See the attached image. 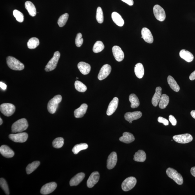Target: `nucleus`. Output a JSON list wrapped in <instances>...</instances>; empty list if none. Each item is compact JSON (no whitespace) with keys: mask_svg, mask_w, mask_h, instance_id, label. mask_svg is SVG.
I'll use <instances>...</instances> for the list:
<instances>
[{"mask_svg":"<svg viewBox=\"0 0 195 195\" xmlns=\"http://www.w3.org/2000/svg\"><path fill=\"white\" fill-rule=\"evenodd\" d=\"M28 124L26 118H21L12 124L11 129L13 133H21L28 128Z\"/></svg>","mask_w":195,"mask_h":195,"instance_id":"obj_1","label":"nucleus"},{"mask_svg":"<svg viewBox=\"0 0 195 195\" xmlns=\"http://www.w3.org/2000/svg\"><path fill=\"white\" fill-rule=\"evenodd\" d=\"M7 63L8 67L13 70L21 71L24 68V65L22 63L11 56L7 58Z\"/></svg>","mask_w":195,"mask_h":195,"instance_id":"obj_2","label":"nucleus"},{"mask_svg":"<svg viewBox=\"0 0 195 195\" xmlns=\"http://www.w3.org/2000/svg\"><path fill=\"white\" fill-rule=\"evenodd\" d=\"M61 95H58L49 101L48 104V109L50 114H54L58 106V104L62 101Z\"/></svg>","mask_w":195,"mask_h":195,"instance_id":"obj_3","label":"nucleus"},{"mask_svg":"<svg viewBox=\"0 0 195 195\" xmlns=\"http://www.w3.org/2000/svg\"><path fill=\"white\" fill-rule=\"evenodd\" d=\"M166 174L167 176L173 180L177 184L179 185L183 184V177L176 170L171 168H168L167 169Z\"/></svg>","mask_w":195,"mask_h":195,"instance_id":"obj_4","label":"nucleus"},{"mask_svg":"<svg viewBox=\"0 0 195 195\" xmlns=\"http://www.w3.org/2000/svg\"><path fill=\"white\" fill-rule=\"evenodd\" d=\"M60 54L59 51L55 52L53 57L49 62L45 68V70L46 72L52 71L56 68L60 58Z\"/></svg>","mask_w":195,"mask_h":195,"instance_id":"obj_5","label":"nucleus"},{"mask_svg":"<svg viewBox=\"0 0 195 195\" xmlns=\"http://www.w3.org/2000/svg\"><path fill=\"white\" fill-rule=\"evenodd\" d=\"M15 109L14 105L10 103H4L0 106V110L2 113L6 116L12 115L15 113Z\"/></svg>","mask_w":195,"mask_h":195,"instance_id":"obj_6","label":"nucleus"},{"mask_svg":"<svg viewBox=\"0 0 195 195\" xmlns=\"http://www.w3.org/2000/svg\"><path fill=\"white\" fill-rule=\"evenodd\" d=\"M137 183L136 178L133 177H130L123 181L122 188L123 191L127 192L131 190L135 187Z\"/></svg>","mask_w":195,"mask_h":195,"instance_id":"obj_7","label":"nucleus"},{"mask_svg":"<svg viewBox=\"0 0 195 195\" xmlns=\"http://www.w3.org/2000/svg\"><path fill=\"white\" fill-rule=\"evenodd\" d=\"M153 12L155 17L157 20L160 21H165L166 18L165 11L161 7L156 4L154 7Z\"/></svg>","mask_w":195,"mask_h":195,"instance_id":"obj_8","label":"nucleus"},{"mask_svg":"<svg viewBox=\"0 0 195 195\" xmlns=\"http://www.w3.org/2000/svg\"><path fill=\"white\" fill-rule=\"evenodd\" d=\"M173 138L176 142L182 144L189 143L193 140L191 134L188 133L174 136Z\"/></svg>","mask_w":195,"mask_h":195,"instance_id":"obj_9","label":"nucleus"},{"mask_svg":"<svg viewBox=\"0 0 195 195\" xmlns=\"http://www.w3.org/2000/svg\"><path fill=\"white\" fill-rule=\"evenodd\" d=\"M9 137L10 139L15 142L23 143L25 142L28 139V134L27 133H19L16 134H10Z\"/></svg>","mask_w":195,"mask_h":195,"instance_id":"obj_10","label":"nucleus"},{"mask_svg":"<svg viewBox=\"0 0 195 195\" xmlns=\"http://www.w3.org/2000/svg\"><path fill=\"white\" fill-rule=\"evenodd\" d=\"M111 71V67L108 64L103 66L99 73L98 78L100 80H102L105 79L110 73Z\"/></svg>","mask_w":195,"mask_h":195,"instance_id":"obj_11","label":"nucleus"},{"mask_svg":"<svg viewBox=\"0 0 195 195\" xmlns=\"http://www.w3.org/2000/svg\"><path fill=\"white\" fill-rule=\"evenodd\" d=\"M57 187V184L55 182L46 183L42 187L41 189V193L43 195L50 194L54 191Z\"/></svg>","mask_w":195,"mask_h":195,"instance_id":"obj_12","label":"nucleus"},{"mask_svg":"<svg viewBox=\"0 0 195 195\" xmlns=\"http://www.w3.org/2000/svg\"><path fill=\"white\" fill-rule=\"evenodd\" d=\"M118 161L117 155L115 152H111L107 160V167L109 169H113L115 166Z\"/></svg>","mask_w":195,"mask_h":195,"instance_id":"obj_13","label":"nucleus"},{"mask_svg":"<svg viewBox=\"0 0 195 195\" xmlns=\"http://www.w3.org/2000/svg\"><path fill=\"white\" fill-rule=\"evenodd\" d=\"M100 175L98 172H94L89 177L87 182V187L91 188L97 183L100 179Z\"/></svg>","mask_w":195,"mask_h":195,"instance_id":"obj_14","label":"nucleus"},{"mask_svg":"<svg viewBox=\"0 0 195 195\" xmlns=\"http://www.w3.org/2000/svg\"><path fill=\"white\" fill-rule=\"evenodd\" d=\"M141 38L148 43L152 44L154 41V38L151 31L146 28H143L141 30Z\"/></svg>","mask_w":195,"mask_h":195,"instance_id":"obj_15","label":"nucleus"},{"mask_svg":"<svg viewBox=\"0 0 195 195\" xmlns=\"http://www.w3.org/2000/svg\"><path fill=\"white\" fill-rule=\"evenodd\" d=\"M112 51L114 57L117 61L120 62L124 59V53L120 47L118 46H114L112 49Z\"/></svg>","mask_w":195,"mask_h":195,"instance_id":"obj_16","label":"nucleus"},{"mask_svg":"<svg viewBox=\"0 0 195 195\" xmlns=\"http://www.w3.org/2000/svg\"><path fill=\"white\" fill-rule=\"evenodd\" d=\"M118 103V99L117 97H114L109 105L107 111V115L111 116L113 114L117 109Z\"/></svg>","mask_w":195,"mask_h":195,"instance_id":"obj_17","label":"nucleus"},{"mask_svg":"<svg viewBox=\"0 0 195 195\" xmlns=\"http://www.w3.org/2000/svg\"><path fill=\"white\" fill-rule=\"evenodd\" d=\"M142 116L141 111H136L133 112H128L125 114L124 118L128 122L133 121L139 119Z\"/></svg>","mask_w":195,"mask_h":195,"instance_id":"obj_18","label":"nucleus"},{"mask_svg":"<svg viewBox=\"0 0 195 195\" xmlns=\"http://www.w3.org/2000/svg\"><path fill=\"white\" fill-rule=\"evenodd\" d=\"M0 152L6 158H11L14 156V152L10 147L6 145H2L0 147Z\"/></svg>","mask_w":195,"mask_h":195,"instance_id":"obj_19","label":"nucleus"},{"mask_svg":"<svg viewBox=\"0 0 195 195\" xmlns=\"http://www.w3.org/2000/svg\"><path fill=\"white\" fill-rule=\"evenodd\" d=\"M162 89L160 86L157 87L156 89L155 93L152 99V104L154 107H156L160 102V99L162 96Z\"/></svg>","mask_w":195,"mask_h":195,"instance_id":"obj_20","label":"nucleus"},{"mask_svg":"<svg viewBox=\"0 0 195 195\" xmlns=\"http://www.w3.org/2000/svg\"><path fill=\"white\" fill-rule=\"evenodd\" d=\"M78 69L83 75H87L90 72V65L84 62H80L77 65Z\"/></svg>","mask_w":195,"mask_h":195,"instance_id":"obj_21","label":"nucleus"},{"mask_svg":"<svg viewBox=\"0 0 195 195\" xmlns=\"http://www.w3.org/2000/svg\"><path fill=\"white\" fill-rule=\"evenodd\" d=\"M88 107L87 105L86 104H82L79 108L76 109L74 111L75 117L77 118H81L86 114Z\"/></svg>","mask_w":195,"mask_h":195,"instance_id":"obj_22","label":"nucleus"},{"mask_svg":"<svg viewBox=\"0 0 195 195\" xmlns=\"http://www.w3.org/2000/svg\"><path fill=\"white\" fill-rule=\"evenodd\" d=\"M85 177L84 173H78L71 179L69 184L71 186H77L83 180Z\"/></svg>","mask_w":195,"mask_h":195,"instance_id":"obj_23","label":"nucleus"},{"mask_svg":"<svg viewBox=\"0 0 195 195\" xmlns=\"http://www.w3.org/2000/svg\"><path fill=\"white\" fill-rule=\"evenodd\" d=\"M179 55L181 58L188 62H191L194 59V56L192 53L184 49L180 51Z\"/></svg>","mask_w":195,"mask_h":195,"instance_id":"obj_24","label":"nucleus"},{"mask_svg":"<svg viewBox=\"0 0 195 195\" xmlns=\"http://www.w3.org/2000/svg\"><path fill=\"white\" fill-rule=\"evenodd\" d=\"M135 140L134 136L129 132H125L123 133V135L119 138V140L123 142L129 143L133 142Z\"/></svg>","mask_w":195,"mask_h":195,"instance_id":"obj_25","label":"nucleus"},{"mask_svg":"<svg viewBox=\"0 0 195 195\" xmlns=\"http://www.w3.org/2000/svg\"><path fill=\"white\" fill-rule=\"evenodd\" d=\"M112 19L115 23L119 26H124V21L121 16L117 12H114L112 13Z\"/></svg>","mask_w":195,"mask_h":195,"instance_id":"obj_26","label":"nucleus"},{"mask_svg":"<svg viewBox=\"0 0 195 195\" xmlns=\"http://www.w3.org/2000/svg\"><path fill=\"white\" fill-rule=\"evenodd\" d=\"M146 156L145 152L142 150H139L134 156L133 160L136 162H144L146 160Z\"/></svg>","mask_w":195,"mask_h":195,"instance_id":"obj_27","label":"nucleus"},{"mask_svg":"<svg viewBox=\"0 0 195 195\" xmlns=\"http://www.w3.org/2000/svg\"><path fill=\"white\" fill-rule=\"evenodd\" d=\"M167 81L171 88L174 91L178 92L180 90V86L177 84L176 80L171 76H169L167 77Z\"/></svg>","mask_w":195,"mask_h":195,"instance_id":"obj_28","label":"nucleus"},{"mask_svg":"<svg viewBox=\"0 0 195 195\" xmlns=\"http://www.w3.org/2000/svg\"><path fill=\"white\" fill-rule=\"evenodd\" d=\"M134 72L137 77L139 78H142L144 75V67L142 64L138 63L134 67Z\"/></svg>","mask_w":195,"mask_h":195,"instance_id":"obj_29","label":"nucleus"},{"mask_svg":"<svg viewBox=\"0 0 195 195\" xmlns=\"http://www.w3.org/2000/svg\"><path fill=\"white\" fill-rule=\"evenodd\" d=\"M25 7L31 16L34 17L36 15V9L32 2L26 1L25 3Z\"/></svg>","mask_w":195,"mask_h":195,"instance_id":"obj_30","label":"nucleus"},{"mask_svg":"<svg viewBox=\"0 0 195 195\" xmlns=\"http://www.w3.org/2000/svg\"><path fill=\"white\" fill-rule=\"evenodd\" d=\"M169 98L167 95L163 94L161 96V98L159 103V106L161 109H165L169 104Z\"/></svg>","mask_w":195,"mask_h":195,"instance_id":"obj_31","label":"nucleus"},{"mask_svg":"<svg viewBox=\"0 0 195 195\" xmlns=\"http://www.w3.org/2000/svg\"><path fill=\"white\" fill-rule=\"evenodd\" d=\"M129 100L130 102L131 103L132 108H136L140 106L139 100L135 94H132L129 95Z\"/></svg>","mask_w":195,"mask_h":195,"instance_id":"obj_32","label":"nucleus"},{"mask_svg":"<svg viewBox=\"0 0 195 195\" xmlns=\"http://www.w3.org/2000/svg\"><path fill=\"white\" fill-rule=\"evenodd\" d=\"M40 164L39 161H35V162L29 164L26 169L27 174H30L34 171L39 166Z\"/></svg>","mask_w":195,"mask_h":195,"instance_id":"obj_33","label":"nucleus"},{"mask_svg":"<svg viewBox=\"0 0 195 195\" xmlns=\"http://www.w3.org/2000/svg\"><path fill=\"white\" fill-rule=\"evenodd\" d=\"M39 44V39L37 38L33 37L29 39L27 43V46L29 49H33L36 48Z\"/></svg>","mask_w":195,"mask_h":195,"instance_id":"obj_34","label":"nucleus"},{"mask_svg":"<svg viewBox=\"0 0 195 195\" xmlns=\"http://www.w3.org/2000/svg\"><path fill=\"white\" fill-rule=\"evenodd\" d=\"M88 147V146L86 143H81L79 144L76 145L73 147L72 151L75 154H77L81 151L82 150H86Z\"/></svg>","mask_w":195,"mask_h":195,"instance_id":"obj_35","label":"nucleus"},{"mask_svg":"<svg viewBox=\"0 0 195 195\" xmlns=\"http://www.w3.org/2000/svg\"><path fill=\"white\" fill-rule=\"evenodd\" d=\"M104 46L102 41H97L94 44L93 50L94 53H99L104 50Z\"/></svg>","mask_w":195,"mask_h":195,"instance_id":"obj_36","label":"nucleus"},{"mask_svg":"<svg viewBox=\"0 0 195 195\" xmlns=\"http://www.w3.org/2000/svg\"><path fill=\"white\" fill-rule=\"evenodd\" d=\"M75 88L76 90L80 92H84L87 90V87L82 82L76 81L75 83Z\"/></svg>","mask_w":195,"mask_h":195,"instance_id":"obj_37","label":"nucleus"},{"mask_svg":"<svg viewBox=\"0 0 195 195\" xmlns=\"http://www.w3.org/2000/svg\"><path fill=\"white\" fill-rule=\"evenodd\" d=\"M68 17L69 15L67 13H65L60 16L58 21V24L60 27H62L65 25L68 21Z\"/></svg>","mask_w":195,"mask_h":195,"instance_id":"obj_38","label":"nucleus"},{"mask_svg":"<svg viewBox=\"0 0 195 195\" xmlns=\"http://www.w3.org/2000/svg\"><path fill=\"white\" fill-rule=\"evenodd\" d=\"M64 143V139L62 137H59L56 138L53 141V145L55 148L59 149L63 146Z\"/></svg>","mask_w":195,"mask_h":195,"instance_id":"obj_39","label":"nucleus"},{"mask_svg":"<svg viewBox=\"0 0 195 195\" xmlns=\"http://www.w3.org/2000/svg\"><path fill=\"white\" fill-rule=\"evenodd\" d=\"M96 18L98 23L102 24L104 22V13H103L102 9L100 7H99L97 9Z\"/></svg>","mask_w":195,"mask_h":195,"instance_id":"obj_40","label":"nucleus"},{"mask_svg":"<svg viewBox=\"0 0 195 195\" xmlns=\"http://www.w3.org/2000/svg\"><path fill=\"white\" fill-rule=\"evenodd\" d=\"M0 185H1L2 189L3 190L6 194L7 195H9V189L7 183L5 179L2 178H1L0 179Z\"/></svg>","mask_w":195,"mask_h":195,"instance_id":"obj_41","label":"nucleus"},{"mask_svg":"<svg viewBox=\"0 0 195 195\" xmlns=\"http://www.w3.org/2000/svg\"><path fill=\"white\" fill-rule=\"evenodd\" d=\"M13 15L17 21L20 22H22L24 21V15L19 11L17 10L13 11Z\"/></svg>","mask_w":195,"mask_h":195,"instance_id":"obj_42","label":"nucleus"},{"mask_svg":"<svg viewBox=\"0 0 195 195\" xmlns=\"http://www.w3.org/2000/svg\"><path fill=\"white\" fill-rule=\"evenodd\" d=\"M83 43V39L82 38L81 33H78L76 36L75 39V44L76 46L77 47H80L81 46Z\"/></svg>","mask_w":195,"mask_h":195,"instance_id":"obj_43","label":"nucleus"},{"mask_svg":"<svg viewBox=\"0 0 195 195\" xmlns=\"http://www.w3.org/2000/svg\"><path fill=\"white\" fill-rule=\"evenodd\" d=\"M158 122L160 123H162L165 125L167 126L169 125V122L167 119L162 117H159L158 118Z\"/></svg>","mask_w":195,"mask_h":195,"instance_id":"obj_44","label":"nucleus"},{"mask_svg":"<svg viewBox=\"0 0 195 195\" xmlns=\"http://www.w3.org/2000/svg\"><path fill=\"white\" fill-rule=\"evenodd\" d=\"M169 120L172 125L175 126L177 124V120L173 115H170L169 116Z\"/></svg>","mask_w":195,"mask_h":195,"instance_id":"obj_45","label":"nucleus"},{"mask_svg":"<svg viewBox=\"0 0 195 195\" xmlns=\"http://www.w3.org/2000/svg\"><path fill=\"white\" fill-rule=\"evenodd\" d=\"M122 1L130 6L133 5L134 4L133 0H122Z\"/></svg>","mask_w":195,"mask_h":195,"instance_id":"obj_46","label":"nucleus"},{"mask_svg":"<svg viewBox=\"0 0 195 195\" xmlns=\"http://www.w3.org/2000/svg\"><path fill=\"white\" fill-rule=\"evenodd\" d=\"M0 87L3 90H6L7 89V85L2 82H0Z\"/></svg>","mask_w":195,"mask_h":195,"instance_id":"obj_47","label":"nucleus"},{"mask_svg":"<svg viewBox=\"0 0 195 195\" xmlns=\"http://www.w3.org/2000/svg\"><path fill=\"white\" fill-rule=\"evenodd\" d=\"M189 79L192 81L195 80V71L190 74L189 76Z\"/></svg>","mask_w":195,"mask_h":195,"instance_id":"obj_48","label":"nucleus"},{"mask_svg":"<svg viewBox=\"0 0 195 195\" xmlns=\"http://www.w3.org/2000/svg\"><path fill=\"white\" fill-rule=\"evenodd\" d=\"M190 172L194 177H195V167L192 168L191 170H190Z\"/></svg>","mask_w":195,"mask_h":195,"instance_id":"obj_49","label":"nucleus"},{"mask_svg":"<svg viewBox=\"0 0 195 195\" xmlns=\"http://www.w3.org/2000/svg\"><path fill=\"white\" fill-rule=\"evenodd\" d=\"M191 115L193 118L195 119V110H193L190 113Z\"/></svg>","mask_w":195,"mask_h":195,"instance_id":"obj_50","label":"nucleus"},{"mask_svg":"<svg viewBox=\"0 0 195 195\" xmlns=\"http://www.w3.org/2000/svg\"><path fill=\"white\" fill-rule=\"evenodd\" d=\"M3 123V120H2V118H0V125H1Z\"/></svg>","mask_w":195,"mask_h":195,"instance_id":"obj_51","label":"nucleus"},{"mask_svg":"<svg viewBox=\"0 0 195 195\" xmlns=\"http://www.w3.org/2000/svg\"><path fill=\"white\" fill-rule=\"evenodd\" d=\"M129 123H130V124H131V123H132V121H130Z\"/></svg>","mask_w":195,"mask_h":195,"instance_id":"obj_52","label":"nucleus"},{"mask_svg":"<svg viewBox=\"0 0 195 195\" xmlns=\"http://www.w3.org/2000/svg\"><path fill=\"white\" fill-rule=\"evenodd\" d=\"M78 79V78H77V77L76 78V79Z\"/></svg>","mask_w":195,"mask_h":195,"instance_id":"obj_53","label":"nucleus"}]
</instances>
